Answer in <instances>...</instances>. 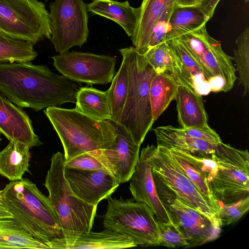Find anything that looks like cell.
<instances>
[{"label": "cell", "instance_id": "1", "mask_svg": "<svg viewBox=\"0 0 249 249\" xmlns=\"http://www.w3.org/2000/svg\"><path fill=\"white\" fill-rule=\"evenodd\" d=\"M77 85L45 65L31 62L0 63V92L20 107L38 111L74 102Z\"/></svg>", "mask_w": 249, "mask_h": 249}, {"label": "cell", "instance_id": "2", "mask_svg": "<svg viewBox=\"0 0 249 249\" xmlns=\"http://www.w3.org/2000/svg\"><path fill=\"white\" fill-rule=\"evenodd\" d=\"M2 195L13 219L35 238L47 245L53 239L63 236L48 197L30 180L11 181L2 190Z\"/></svg>", "mask_w": 249, "mask_h": 249}, {"label": "cell", "instance_id": "3", "mask_svg": "<svg viewBox=\"0 0 249 249\" xmlns=\"http://www.w3.org/2000/svg\"><path fill=\"white\" fill-rule=\"evenodd\" d=\"M128 76V90L119 123L141 145L154 123L149 98L151 82L157 74L144 54L134 47L119 50Z\"/></svg>", "mask_w": 249, "mask_h": 249}, {"label": "cell", "instance_id": "4", "mask_svg": "<svg viewBox=\"0 0 249 249\" xmlns=\"http://www.w3.org/2000/svg\"><path fill=\"white\" fill-rule=\"evenodd\" d=\"M63 147L65 161L84 153L106 149L116 136L111 120L100 121L74 109L50 107L44 111Z\"/></svg>", "mask_w": 249, "mask_h": 249}, {"label": "cell", "instance_id": "5", "mask_svg": "<svg viewBox=\"0 0 249 249\" xmlns=\"http://www.w3.org/2000/svg\"><path fill=\"white\" fill-rule=\"evenodd\" d=\"M64 154H53L44 185L60 225L63 236L75 237L91 231L97 207L78 198L71 190L64 176Z\"/></svg>", "mask_w": 249, "mask_h": 249}, {"label": "cell", "instance_id": "6", "mask_svg": "<svg viewBox=\"0 0 249 249\" xmlns=\"http://www.w3.org/2000/svg\"><path fill=\"white\" fill-rule=\"evenodd\" d=\"M175 39L184 46L199 66L211 92H226L233 88L237 79L233 58L223 51L219 41L209 35L206 25Z\"/></svg>", "mask_w": 249, "mask_h": 249}, {"label": "cell", "instance_id": "7", "mask_svg": "<svg viewBox=\"0 0 249 249\" xmlns=\"http://www.w3.org/2000/svg\"><path fill=\"white\" fill-rule=\"evenodd\" d=\"M103 224L105 229L124 235L137 246H160L158 222L151 209L131 199H107Z\"/></svg>", "mask_w": 249, "mask_h": 249}, {"label": "cell", "instance_id": "8", "mask_svg": "<svg viewBox=\"0 0 249 249\" xmlns=\"http://www.w3.org/2000/svg\"><path fill=\"white\" fill-rule=\"evenodd\" d=\"M211 157L215 172L209 183L215 199L226 204H233L249 196V154L248 150L218 143Z\"/></svg>", "mask_w": 249, "mask_h": 249}, {"label": "cell", "instance_id": "9", "mask_svg": "<svg viewBox=\"0 0 249 249\" xmlns=\"http://www.w3.org/2000/svg\"><path fill=\"white\" fill-rule=\"evenodd\" d=\"M50 13L38 0H0V36L34 45L51 38Z\"/></svg>", "mask_w": 249, "mask_h": 249}, {"label": "cell", "instance_id": "10", "mask_svg": "<svg viewBox=\"0 0 249 249\" xmlns=\"http://www.w3.org/2000/svg\"><path fill=\"white\" fill-rule=\"evenodd\" d=\"M152 175L159 197L172 223L185 237L187 248L200 246L219 237L221 227L218 222L182 202L174 191Z\"/></svg>", "mask_w": 249, "mask_h": 249}, {"label": "cell", "instance_id": "11", "mask_svg": "<svg viewBox=\"0 0 249 249\" xmlns=\"http://www.w3.org/2000/svg\"><path fill=\"white\" fill-rule=\"evenodd\" d=\"M51 42L62 53L81 47L89 36L87 5L83 0H55L49 4Z\"/></svg>", "mask_w": 249, "mask_h": 249}, {"label": "cell", "instance_id": "12", "mask_svg": "<svg viewBox=\"0 0 249 249\" xmlns=\"http://www.w3.org/2000/svg\"><path fill=\"white\" fill-rule=\"evenodd\" d=\"M151 164L152 174L180 201L219 223V211L206 199L166 148L157 146Z\"/></svg>", "mask_w": 249, "mask_h": 249}, {"label": "cell", "instance_id": "13", "mask_svg": "<svg viewBox=\"0 0 249 249\" xmlns=\"http://www.w3.org/2000/svg\"><path fill=\"white\" fill-rule=\"evenodd\" d=\"M52 58L55 69L71 81L105 85L110 83L114 76L116 59L113 56L72 51Z\"/></svg>", "mask_w": 249, "mask_h": 249}, {"label": "cell", "instance_id": "14", "mask_svg": "<svg viewBox=\"0 0 249 249\" xmlns=\"http://www.w3.org/2000/svg\"><path fill=\"white\" fill-rule=\"evenodd\" d=\"M116 136L113 143L106 149L89 151L120 184L129 180L139 158L140 145L121 124L111 120Z\"/></svg>", "mask_w": 249, "mask_h": 249}, {"label": "cell", "instance_id": "15", "mask_svg": "<svg viewBox=\"0 0 249 249\" xmlns=\"http://www.w3.org/2000/svg\"><path fill=\"white\" fill-rule=\"evenodd\" d=\"M156 149L154 145L142 148L129 179V188L134 199L147 205L158 222L171 224L169 214L159 197L152 173L151 159Z\"/></svg>", "mask_w": 249, "mask_h": 249}, {"label": "cell", "instance_id": "16", "mask_svg": "<svg viewBox=\"0 0 249 249\" xmlns=\"http://www.w3.org/2000/svg\"><path fill=\"white\" fill-rule=\"evenodd\" d=\"M64 176L73 193L94 206L111 196L120 185L109 172L104 169L85 170L65 167Z\"/></svg>", "mask_w": 249, "mask_h": 249}, {"label": "cell", "instance_id": "17", "mask_svg": "<svg viewBox=\"0 0 249 249\" xmlns=\"http://www.w3.org/2000/svg\"><path fill=\"white\" fill-rule=\"evenodd\" d=\"M0 133L10 141L20 142L30 148L43 144L35 133L28 114L0 92Z\"/></svg>", "mask_w": 249, "mask_h": 249}, {"label": "cell", "instance_id": "18", "mask_svg": "<svg viewBox=\"0 0 249 249\" xmlns=\"http://www.w3.org/2000/svg\"><path fill=\"white\" fill-rule=\"evenodd\" d=\"M165 148L206 199L219 212V202L215 199L209 186L216 170L215 163L212 158L196 156L176 148Z\"/></svg>", "mask_w": 249, "mask_h": 249}, {"label": "cell", "instance_id": "19", "mask_svg": "<svg viewBox=\"0 0 249 249\" xmlns=\"http://www.w3.org/2000/svg\"><path fill=\"white\" fill-rule=\"evenodd\" d=\"M46 245L49 249H119L137 247L127 237L107 229L98 232L90 231L75 237L54 238Z\"/></svg>", "mask_w": 249, "mask_h": 249}, {"label": "cell", "instance_id": "20", "mask_svg": "<svg viewBox=\"0 0 249 249\" xmlns=\"http://www.w3.org/2000/svg\"><path fill=\"white\" fill-rule=\"evenodd\" d=\"M176 0H143L134 34L130 37L133 47L141 54L147 51L149 37L156 22Z\"/></svg>", "mask_w": 249, "mask_h": 249}, {"label": "cell", "instance_id": "21", "mask_svg": "<svg viewBox=\"0 0 249 249\" xmlns=\"http://www.w3.org/2000/svg\"><path fill=\"white\" fill-rule=\"evenodd\" d=\"M87 10L114 21L129 37L134 34L141 13L140 7H132L128 0H93L87 5Z\"/></svg>", "mask_w": 249, "mask_h": 249}, {"label": "cell", "instance_id": "22", "mask_svg": "<svg viewBox=\"0 0 249 249\" xmlns=\"http://www.w3.org/2000/svg\"><path fill=\"white\" fill-rule=\"evenodd\" d=\"M178 123L181 128L208 126L203 98L191 88L179 86L176 98Z\"/></svg>", "mask_w": 249, "mask_h": 249}, {"label": "cell", "instance_id": "23", "mask_svg": "<svg viewBox=\"0 0 249 249\" xmlns=\"http://www.w3.org/2000/svg\"><path fill=\"white\" fill-rule=\"evenodd\" d=\"M153 130L157 146L176 148L191 154L198 153L199 156L211 155L217 144L177 134L172 130L171 125L158 126Z\"/></svg>", "mask_w": 249, "mask_h": 249}, {"label": "cell", "instance_id": "24", "mask_svg": "<svg viewBox=\"0 0 249 249\" xmlns=\"http://www.w3.org/2000/svg\"><path fill=\"white\" fill-rule=\"evenodd\" d=\"M30 149L20 142L10 141L0 151V174L11 181L21 179L29 171Z\"/></svg>", "mask_w": 249, "mask_h": 249}, {"label": "cell", "instance_id": "25", "mask_svg": "<svg viewBox=\"0 0 249 249\" xmlns=\"http://www.w3.org/2000/svg\"><path fill=\"white\" fill-rule=\"evenodd\" d=\"M144 54L157 73L168 74L179 86L190 88L185 79L180 59L167 41L149 49Z\"/></svg>", "mask_w": 249, "mask_h": 249}, {"label": "cell", "instance_id": "26", "mask_svg": "<svg viewBox=\"0 0 249 249\" xmlns=\"http://www.w3.org/2000/svg\"><path fill=\"white\" fill-rule=\"evenodd\" d=\"M210 19L197 5L179 6L175 4L170 17L165 41L199 29L206 25Z\"/></svg>", "mask_w": 249, "mask_h": 249}, {"label": "cell", "instance_id": "27", "mask_svg": "<svg viewBox=\"0 0 249 249\" xmlns=\"http://www.w3.org/2000/svg\"><path fill=\"white\" fill-rule=\"evenodd\" d=\"M75 100V110L95 120H111L107 90L102 91L93 87H81L77 91Z\"/></svg>", "mask_w": 249, "mask_h": 249}, {"label": "cell", "instance_id": "28", "mask_svg": "<svg viewBox=\"0 0 249 249\" xmlns=\"http://www.w3.org/2000/svg\"><path fill=\"white\" fill-rule=\"evenodd\" d=\"M178 84L171 76L164 73H157L150 84L149 98L152 118L155 122L176 99Z\"/></svg>", "mask_w": 249, "mask_h": 249}, {"label": "cell", "instance_id": "29", "mask_svg": "<svg viewBox=\"0 0 249 249\" xmlns=\"http://www.w3.org/2000/svg\"><path fill=\"white\" fill-rule=\"evenodd\" d=\"M167 42L180 59L188 86L200 96L208 95L211 92V87L199 66L178 40L175 39Z\"/></svg>", "mask_w": 249, "mask_h": 249}, {"label": "cell", "instance_id": "30", "mask_svg": "<svg viewBox=\"0 0 249 249\" xmlns=\"http://www.w3.org/2000/svg\"><path fill=\"white\" fill-rule=\"evenodd\" d=\"M21 248L49 249L23 229L13 218L0 219V249Z\"/></svg>", "mask_w": 249, "mask_h": 249}, {"label": "cell", "instance_id": "31", "mask_svg": "<svg viewBox=\"0 0 249 249\" xmlns=\"http://www.w3.org/2000/svg\"><path fill=\"white\" fill-rule=\"evenodd\" d=\"M107 90L110 104L111 120L119 123L125 103L128 90V76L125 64L122 61L120 69L114 76Z\"/></svg>", "mask_w": 249, "mask_h": 249}, {"label": "cell", "instance_id": "32", "mask_svg": "<svg viewBox=\"0 0 249 249\" xmlns=\"http://www.w3.org/2000/svg\"><path fill=\"white\" fill-rule=\"evenodd\" d=\"M37 54L32 43L0 36V63L31 62Z\"/></svg>", "mask_w": 249, "mask_h": 249}, {"label": "cell", "instance_id": "33", "mask_svg": "<svg viewBox=\"0 0 249 249\" xmlns=\"http://www.w3.org/2000/svg\"><path fill=\"white\" fill-rule=\"evenodd\" d=\"M236 48L233 50V60L236 64V71L239 77V82L243 88V95L249 89V28L247 27L235 40Z\"/></svg>", "mask_w": 249, "mask_h": 249}, {"label": "cell", "instance_id": "34", "mask_svg": "<svg viewBox=\"0 0 249 249\" xmlns=\"http://www.w3.org/2000/svg\"><path fill=\"white\" fill-rule=\"evenodd\" d=\"M219 202V221L221 227L236 223L249 209V196L233 204H226Z\"/></svg>", "mask_w": 249, "mask_h": 249}, {"label": "cell", "instance_id": "35", "mask_svg": "<svg viewBox=\"0 0 249 249\" xmlns=\"http://www.w3.org/2000/svg\"><path fill=\"white\" fill-rule=\"evenodd\" d=\"M160 231V246L170 248H187L188 243L182 233L173 223L158 222Z\"/></svg>", "mask_w": 249, "mask_h": 249}, {"label": "cell", "instance_id": "36", "mask_svg": "<svg viewBox=\"0 0 249 249\" xmlns=\"http://www.w3.org/2000/svg\"><path fill=\"white\" fill-rule=\"evenodd\" d=\"M175 5L167 9L156 22L149 39L147 50L165 41L170 17Z\"/></svg>", "mask_w": 249, "mask_h": 249}, {"label": "cell", "instance_id": "37", "mask_svg": "<svg viewBox=\"0 0 249 249\" xmlns=\"http://www.w3.org/2000/svg\"><path fill=\"white\" fill-rule=\"evenodd\" d=\"M64 167L85 170H105L102 163L89 152L84 153L65 161Z\"/></svg>", "mask_w": 249, "mask_h": 249}, {"label": "cell", "instance_id": "38", "mask_svg": "<svg viewBox=\"0 0 249 249\" xmlns=\"http://www.w3.org/2000/svg\"><path fill=\"white\" fill-rule=\"evenodd\" d=\"M220 0H200L198 7L203 13L210 18L213 17L215 9Z\"/></svg>", "mask_w": 249, "mask_h": 249}, {"label": "cell", "instance_id": "39", "mask_svg": "<svg viewBox=\"0 0 249 249\" xmlns=\"http://www.w3.org/2000/svg\"><path fill=\"white\" fill-rule=\"evenodd\" d=\"M9 218H13V216L7 209L3 201L2 190H0V219Z\"/></svg>", "mask_w": 249, "mask_h": 249}, {"label": "cell", "instance_id": "40", "mask_svg": "<svg viewBox=\"0 0 249 249\" xmlns=\"http://www.w3.org/2000/svg\"><path fill=\"white\" fill-rule=\"evenodd\" d=\"M200 0H176L175 4L179 6H192L197 5Z\"/></svg>", "mask_w": 249, "mask_h": 249}, {"label": "cell", "instance_id": "41", "mask_svg": "<svg viewBox=\"0 0 249 249\" xmlns=\"http://www.w3.org/2000/svg\"><path fill=\"white\" fill-rule=\"evenodd\" d=\"M1 135H0V143L1 142Z\"/></svg>", "mask_w": 249, "mask_h": 249}, {"label": "cell", "instance_id": "42", "mask_svg": "<svg viewBox=\"0 0 249 249\" xmlns=\"http://www.w3.org/2000/svg\"><path fill=\"white\" fill-rule=\"evenodd\" d=\"M49 0H44L45 1L48 2Z\"/></svg>", "mask_w": 249, "mask_h": 249}, {"label": "cell", "instance_id": "43", "mask_svg": "<svg viewBox=\"0 0 249 249\" xmlns=\"http://www.w3.org/2000/svg\"><path fill=\"white\" fill-rule=\"evenodd\" d=\"M245 1H246V2H248V1H249V0H245Z\"/></svg>", "mask_w": 249, "mask_h": 249}]
</instances>
